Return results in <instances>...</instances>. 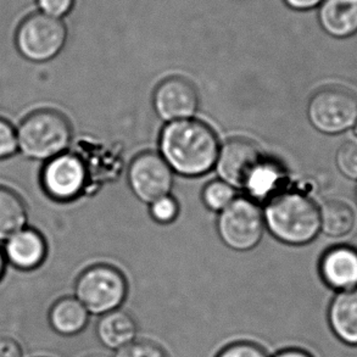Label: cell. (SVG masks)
Listing matches in <instances>:
<instances>
[{"mask_svg":"<svg viewBox=\"0 0 357 357\" xmlns=\"http://www.w3.org/2000/svg\"><path fill=\"white\" fill-rule=\"evenodd\" d=\"M160 150L172 171L197 177L215 167L220 145L206 123L187 119L169 122L161 132Z\"/></svg>","mask_w":357,"mask_h":357,"instance_id":"6da1fadb","label":"cell"},{"mask_svg":"<svg viewBox=\"0 0 357 357\" xmlns=\"http://www.w3.org/2000/svg\"><path fill=\"white\" fill-rule=\"evenodd\" d=\"M264 218L268 231L289 245H305L321 231L319 208L304 194L275 195L267 204Z\"/></svg>","mask_w":357,"mask_h":357,"instance_id":"7a4b0ae2","label":"cell"},{"mask_svg":"<svg viewBox=\"0 0 357 357\" xmlns=\"http://www.w3.org/2000/svg\"><path fill=\"white\" fill-rule=\"evenodd\" d=\"M71 140V126L54 110H39L26 117L17 130V143L27 158L50 160L63 154Z\"/></svg>","mask_w":357,"mask_h":357,"instance_id":"3957f363","label":"cell"},{"mask_svg":"<svg viewBox=\"0 0 357 357\" xmlns=\"http://www.w3.org/2000/svg\"><path fill=\"white\" fill-rule=\"evenodd\" d=\"M76 298L88 312L105 314L119 309L127 294V283L120 271L109 265H96L84 271L76 283Z\"/></svg>","mask_w":357,"mask_h":357,"instance_id":"277c9868","label":"cell"},{"mask_svg":"<svg viewBox=\"0 0 357 357\" xmlns=\"http://www.w3.org/2000/svg\"><path fill=\"white\" fill-rule=\"evenodd\" d=\"M66 38L68 29L61 20L37 13L20 24L16 45L24 58L43 63L55 58L63 50Z\"/></svg>","mask_w":357,"mask_h":357,"instance_id":"5b68a950","label":"cell"},{"mask_svg":"<svg viewBox=\"0 0 357 357\" xmlns=\"http://www.w3.org/2000/svg\"><path fill=\"white\" fill-rule=\"evenodd\" d=\"M265 218L261 208L249 198H236L220 213L218 231L223 243L233 250L254 249L265 231Z\"/></svg>","mask_w":357,"mask_h":357,"instance_id":"8992f818","label":"cell"},{"mask_svg":"<svg viewBox=\"0 0 357 357\" xmlns=\"http://www.w3.org/2000/svg\"><path fill=\"white\" fill-rule=\"evenodd\" d=\"M307 117L316 130L338 135L357 121V97L348 88L326 87L310 99Z\"/></svg>","mask_w":357,"mask_h":357,"instance_id":"52a82bcc","label":"cell"},{"mask_svg":"<svg viewBox=\"0 0 357 357\" xmlns=\"http://www.w3.org/2000/svg\"><path fill=\"white\" fill-rule=\"evenodd\" d=\"M128 182L137 198L151 204L169 195L174 185V171L161 155L143 153L132 161Z\"/></svg>","mask_w":357,"mask_h":357,"instance_id":"ba28073f","label":"cell"},{"mask_svg":"<svg viewBox=\"0 0 357 357\" xmlns=\"http://www.w3.org/2000/svg\"><path fill=\"white\" fill-rule=\"evenodd\" d=\"M86 177L82 160L76 155L63 153L49 160L42 174V182L52 198L71 200L82 192Z\"/></svg>","mask_w":357,"mask_h":357,"instance_id":"9c48e42d","label":"cell"},{"mask_svg":"<svg viewBox=\"0 0 357 357\" xmlns=\"http://www.w3.org/2000/svg\"><path fill=\"white\" fill-rule=\"evenodd\" d=\"M264 160L260 150L249 140L236 138L220 148L216 169L220 178L233 188H245L248 179Z\"/></svg>","mask_w":357,"mask_h":357,"instance_id":"30bf717a","label":"cell"},{"mask_svg":"<svg viewBox=\"0 0 357 357\" xmlns=\"http://www.w3.org/2000/svg\"><path fill=\"white\" fill-rule=\"evenodd\" d=\"M198 107V93L193 84L183 78H169L155 91V112L167 122L192 119Z\"/></svg>","mask_w":357,"mask_h":357,"instance_id":"8fae6325","label":"cell"},{"mask_svg":"<svg viewBox=\"0 0 357 357\" xmlns=\"http://www.w3.org/2000/svg\"><path fill=\"white\" fill-rule=\"evenodd\" d=\"M319 272L326 284L338 290L357 288V249L338 245L324 252L319 262Z\"/></svg>","mask_w":357,"mask_h":357,"instance_id":"7c38bea8","label":"cell"},{"mask_svg":"<svg viewBox=\"0 0 357 357\" xmlns=\"http://www.w3.org/2000/svg\"><path fill=\"white\" fill-rule=\"evenodd\" d=\"M5 254L15 267L33 270L45 259L47 244L40 233L31 228H22L8 239Z\"/></svg>","mask_w":357,"mask_h":357,"instance_id":"4fadbf2b","label":"cell"},{"mask_svg":"<svg viewBox=\"0 0 357 357\" xmlns=\"http://www.w3.org/2000/svg\"><path fill=\"white\" fill-rule=\"evenodd\" d=\"M319 21L332 37H351L357 32V0H324L319 6Z\"/></svg>","mask_w":357,"mask_h":357,"instance_id":"5bb4252c","label":"cell"},{"mask_svg":"<svg viewBox=\"0 0 357 357\" xmlns=\"http://www.w3.org/2000/svg\"><path fill=\"white\" fill-rule=\"evenodd\" d=\"M329 324L342 342L357 347V288L343 290L329 306Z\"/></svg>","mask_w":357,"mask_h":357,"instance_id":"9a60e30c","label":"cell"},{"mask_svg":"<svg viewBox=\"0 0 357 357\" xmlns=\"http://www.w3.org/2000/svg\"><path fill=\"white\" fill-rule=\"evenodd\" d=\"M98 338L104 347L114 350L132 343L137 335L135 319L122 310H114L102 314L97 327Z\"/></svg>","mask_w":357,"mask_h":357,"instance_id":"2e32d148","label":"cell"},{"mask_svg":"<svg viewBox=\"0 0 357 357\" xmlns=\"http://www.w3.org/2000/svg\"><path fill=\"white\" fill-rule=\"evenodd\" d=\"M89 319L88 310L77 298L66 296L58 300L49 311V324L56 333L76 335L86 328Z\"/></svg>","mask_w":357,"mask_h":357,"instance_id":"e0dca14e","label":"cell"},{"mask_svg":"<svg viewBox=\"0 0 357 357\" xmlns=\"http://www.w3.org/2000/svg\"><path fill=\"white\" fill-rule=\"evenodd\" d=\"M321 229L332 238L348 236L356 223V216L351 206L339 200H329L319 210Z\"/></svg>","mask_w":357,"mask_h":357,"instance_id":"ac0fdd59","label":"cell"},{"mask_svg":"<svg viewBox=\"0 0 357 357\" xmlns=\"http://www.w3.org/2000/svg\"><path fill=\"white\" fill-rule=\"evenodd\" d=\"M27 222V210L22 199L11 189L0 187V241L9 239Z\"/></svg>","mask_w":357,"mask_h":357,"instance_id":"d6986e66","label":"cell"},{"mask_svg":"<svg viewBox=\"0 0 357 357\" xmlns=\"http://www.w3.org/2000/svg\"><path fill=\"white\" fill-rule=\"evenodd\" d=\"M284 178V171L280 166L271 160L264 159L248 179L244 189L252 198L264 200L280 188Z\"/></svg>","mask_w":357,"mask_h":357,"instance_id":"ffe728a7","label":"cell"},{"mask_svg":"<svg viewBox=\"0 0 357 357\" xmlns=\"http://www.w3.org/2000/svg\"><path fill=\"white\" fill-rule=\"evenodd\" d=\"M204 203L213 211H222L236 200V188L222 179L213 181L205 187Z\"/></svg>","mask_w":357,"mask_h":357,"instance_id":"44dd1931","label":"cell"},{"mask_svg":"<svg viewBox=\"0 0 357 357\" xmlns=\"http://www.w3.org/2000/svg\"><path fill=\"white\" fill-rule=\"evenodd\" d=\"M335 162L339 171L350 179H357V142L349 140L340 145Z\"/></svg>","mask_w":357,"mask_h":357,"instance_id":"7402d4cb","label":"cell"},{"mask_svg":"<svg viewBox=\"0 0 357 357\" xmlns=\"http://www.w3.org/2000/svg\"><path fill=\"white\" fill-rule=\"evenodd\" d=\"M178 204L169 194L150 204L151 218H154L156 222L162 223V225L174 222L178 216Z\"/></svg>","mask_w":357,"mask_h":357,"instance_id":"603a6c76","label":"cell"},{"mask_svg":"<svg viewBox=\"0 0 357 357\" xmlns=\"http://www.w3.org/2000/svg\"><path fill=\"white\" fill-rule=\"evenodd\" d=\"M115 357H167L159 345L151 342H132L117 350Z\"/></svg>","mask_w":357,"mask_h":357,"instance_id":"cb8c5ba5","label":"cell"},{"mask_svg":"<svg viewBox=\"0 0 357 357\" xmlns=\"http://www.w3.org/2000/svg\"><path fill=\"white\" fill-rule=\"evenodd\" d=\"M17 148V132L8 121L0 119V159H5L15 154Z\"/></svg>","mask_w":357,"mask_h":357,"instance_id":"d4e9b609","label":"cell"},{"mask_svg":"<svg viewBox=\"0 0 357 357\" xmlns=\"http://www.w3.org/2000/svg\"><path fill=\"white\" fill-rule=\"evenodd\" d=\"M218 357H268L265 350L252 343H236L229 345Z\"/></svg>","mask_w":357,"mask_h":357,"instance_id":"484cf974","label":"cell"},{"mask_svg":"<svg viewBox=\"0 0 357 357\" xmlns=\"http://www.w3.org/2000/svg\"><path fill=\"white\" fill-rule=\"evenodd\" d=\"M37 3L44 14L60 19L73 10L75 0H37Z\"/></svg>","mask_w":357,"mask_h":357,"instance_id":"4316f807","label":"cell"},{"mask_svg":"<svg viewBox=\"0 0 357 357\" xmlns=\"http://www.w3.org/2000/svg\"><path fill=\"white\" fill-rule=\"evenodd\" d=\"M0 357H24V350L14 338L0 335Z\"/></svg>","mask_w":357,"mask_h":357,"instance_id":"83f0119b","label":"cell"},{"mask_svg":"<svg viewBox=\"0 0 357 357\" xmlns=\"http://www.w3.org/2000/svg\"><path fill=\"white\" fill-rule=\"evenodd\" d=\"M284 1L285 4L288 5L291 9L304 11V10L317 8L324 0H284Z\"/></svg>","mask_w":357,"mask_h":357,"instance_id":"f1b7e54d","label":"cell"},{"mask_svg":"<svg viewBox=\"0 0 357 357\" xmlns=\"http://www.w3.org/2000/svg\"><path fill=\"white\" fill-rule=\"evenodd\" d=\"M275 357H312L309 353L299 349H288L277 354Z\"/></svg>","mask_w":357,"mask_h":357,"instance_id":"f546056e","label":"cell"},{"mask_svg":"<svg viewBox=\"0 0 357 357\" xmlns=\"http://www.w3.org/2000/svg\"><path fill=\"white\" fill-rule=\"evenodd\" d=\"M5 270V259L4 255H3V251L0 250V280H1V277L4 275Z\"/></svg>","mask_w":357,"mask_h":357,"instance_id":"4dcf8cb0","label":"cell"},{"mask_svg":"<svg viewBox=\"0 0 357 357\" xmlns=\"http://www.w3.org/2000/svg\"><path fill=\"white\" fill-rule=\"evenodd\" d=\"M354 133H355V135H356V137H357V121H356V123H355V125H354Z\"/></svg>","mask_w":357,"mask_h":357,"instance_id":"1f68e13d","label":"cell"},{"mask_svg":"<svg viewBox=\"0 0 357 357\" xmlns=\"http://www.w3.org/2000/svg\"><path fill=\"white\" fill-rule=\"evenodd\" d=\"M356 202H357V188H356Z\"/></svg>","mask_w":357,"mask_h":357,"instance_id":"d6a6232c","label":"cell"}]
</instances>
